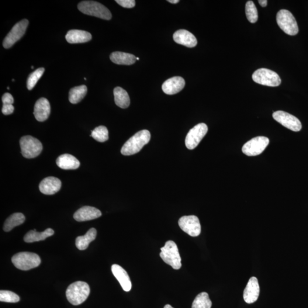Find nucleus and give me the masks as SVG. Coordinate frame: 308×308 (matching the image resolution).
<instances>
[{
	"instance_id": "obj_1",
	"label": "nucleus",
	"mask_w": 308,
	"mask_h": 308,
	"mask_svg": "<svg viewBox=\"0 0 308 308\" xmlns=\"http://www.w3.org/2000/svg\"><path fill=\"white\" fill-rule=\"evenodd\" d=\"M150 139L149 131L143 130L138 131L124 143L121 149V153L123 155L129 156L139 153L142 148L149 142Z\"/></svg>"
},
{
	"instance_id": "obj_2",
	"label": "nucleus",
	"mask_w": 308,
	"mask_h": 308,
	"mask_svg": "<svg viewBox=\"0 0 308 308\" xmlns=\"http://www.w3.org/2000/svg\"><path fill=\"white\" fill-rule=\"evenodd\" d=\"M91 292L89 285L84 282H76L68 286L66 292L69 303L73 306L80 305L88 299Z\"/></svg>"
},
{
	"instance_id": "obj_3",
	"label": "nucleus",
	"mask_w": 308,
	"mask_h": 308,
	"mask_svg": "<svg viewBox=\"0 0 308 308\" xmlns=\"http://www.w3.org/2000/svg\"><path fill=\"white\" fill-rule=\"evenodd\" d=\"M78 8L85 15L95 16L106 20L112 19L110 10L101 3L94 1H84L79 2Z\"/></svg>"
},
{
	"instance_id": "obj_4",
	"label": "nucleus",
	"mask_w": 308,
	"mask_h": 308,
	"mask_svg": "<svg viewBox=\"0 0 308 308\" xmlns=\"http://www.w3.org/2000/svg\"><path fill=\"white\" fill-rule=\"evenodd\" d=\"M160 257L166 263L174 269L182 267V259L180 256L177 245L174 241L169 240L166 242L165 246L161 248Z\"/></svg>"
},
{
	"instance_id": "obj_5",
	"label": "nucleus",
	"mask_w": 308,
	"mask_h": 308,
	"mask_svg": "<svg viewBox=\"0 0 308 308\" xmlns=\"http://www.w3.org/2000/svg\"><path fill=\"white\" fill-rule=\"evenodd\" d=\"M12 261L17 269L28 271L39 266L41 264V259L36 254L23 252L14 255Z\"/></svg>"
},
{
	"instance_id": "obj_6",
	"label": "nucleus",
	"mask_w": 308,
	"mask_h": 308,
	"mask_svg": "<svg viewBox=\"0 0 308 308\" xmlns=\"http://www.w3.org/2000/svg\"><path fill=\"white\" fill-rule=\"evenodd\" d=\"M277 23L284 32L289 36H295L299 33L296 20L289 10H280L277 13Z\"/></svg>"
},
{
	"instance_id": "obj_7",
	"label": "nucleus",
	"mask_w": 308,
	"mask_h": 308,
	"mask_svg": "<svg viewBox=\"0 0 308 308\" xmlns=\"http://www.w3.org/2000/svg\"><path fill=\"white\" fill-rule=\"evenodd\" d=\"M20 144L23 157L27 159L38 157L43 148V144L39 140L30 136L21 138Z\"/></svg>"
},
{
	"instance_id": "obj_8",
	"label": "nucleus",
	"mask_w": 308,
	"mask_h": 308,
	"mask_svg": "<svg viewBox=\"0 0 308 308\" xmlns=\"http://www.w3.org/2000/svg\"><path fill=\"white\" fill-rule=\"evenodd\" d=\"M254 81L260 85L276 87L281 84V78L276 72L265 68L256 71L252 75Z\"/></svg>"
},
{
	"instance_id": "obj_9",
	"label": "nucleus",
	"mask_w": 308,
	"mask_h": 308,
	"mask_svg": "<svg viewBox=\"0 0 308 308\" xmlns=\"http://www.w3.org/2000/svg\"><path fill=\"white\" fill-rule=\"evenodd\" d=\"M207 131V124L204 123H199L193 127L189 131L186 138L185 144L187 148L189 150L194 149L205 137Z\"/></svg>"
},
{
	"instance_id": "obj_10",
	"label": "nucleus",
	"mask_w": 308,
	"mask_h": 308,
	"mask_svg": "<svg viewBox=\"0 0 308 308\" xmlns=\"http://www.w3.org/2000/svg\"><path fill=\"white\" fill-rule=\"evenodd\" d=\"M269 140L265 137H257L245 143L242 151L249 157H254L261 154L268 146Z\"/></svg>"
},
{
	"instance_id": "obj_11",
	"label": "nucleus",
	"mask_w": 308,
	"mask_h": 308,
	"mask_svg": "<svg viewBox=\"0 0 308 308\" xmlns=\"http://www.w3.org/2000/svg\"><path fill=\"white\" fill-rule=\"evenodd\" d=\"M29 21L26 19L23 20L21 22L17 23L12 27L10 32L7 34L4 40L3 41V46L5 49H9L14 44L20 40L25 34L27 26H28Z\"/></svg>"
},
{
	"instance_id": "obj_12",
	"label": "nucleus",
	"mask_w": 308,
	"mask_h": 308,
	"mask_svg": "<svg viewBox=\"0 0 308 308\" xmlns=\"http://www.w3.org/2000/svg\"><path fill=\"white\" fill-rule=\"evenodd\" d=\"M273 119L290 130L298 132L302 129L300 120L295 116L283 111H278L273 113Z\"/></svg>"
},
{
	"instance_id": "obj_13",
	"label": "nucleus",
	"mask_w": 308,
	"mask_h": 308,
	"mask_svg": "<svg viewBox=\"0 0 308 308\" xmlns=\"http://www.w3.org/2000/svg\"><path fill=\"white\" fill-rule=\"evenodd\" d=\"M178 224L180 228L190 236L196 237L201 233V225L196 216H183L180 218Z\"/></svg>"
},
{
	"instance_id": "obj_14",
	"label": "nucleus",
	"mask_w": 308,
	"mask_h": 308,
	"mask_svg": "<svg viewBox=\"0 0 308 308\" xmlns=\"http://www.w3.org/2000/svg\"><path fill=\"white\" fill-rule=\"evenodd\" d=\"M259 295L260 286L258 280L255 277H252L249 280L247 285L244 290V300L248 304H252L257 302Z\"/></svg>"
},
{
	"instance_id": "obj_15",
	"label": "nucleus",
	"mask_w": 308,
	"mask_h": 308,
	"mask_svg": "<svg viewBox=\"0 0 308 308\" xmlns=\"http://www.w3.org/2000/svg\"><path fill=\"white\" fill-rule=\"evenodd\" d=\"M62 183L60 179L50 176L45 178L39 185L40 191L45 195H54L60 191Z\"/></svg>"
},
{
	"instance_id": "obj_16",
	"label": "nucleus",
	"mask_w": 308,
	"mask_h": 308,
	"mask_svg": "<svg viewBox=\"0 0 308 308\" xmlns=\"http://www.w3.org/2000/svg\"><path fill=\"white\" fill-rule=\"evenodd\" d=\"M101 215V211L96 208L84 206L76 211L74 214V219L77 221H85L97 219Z\"/></svg>"
},
{
	"instance_id": "obj_17",
	"label": "nucleus",
	"mask_w": 308,
	"mask_h": 308,
	"mask_svg": "<svg viewBox=\"0 0 308 308\" xmlns=\"http://www.w3.org/2000/svg\"><path fill=\"white\" fill-rule=\"evenodd\" d=\"M185 81L181 77H174L166 80L162 85L163 91L168 95L176 94L184 88Z\"/></svg>"
},
{
	"instance_id": "obj_18",
	"label": "nucleus",
	"mask_w": 308,
	"mask_h": 308,
	"mask_svg": "<svg viewBox=\"0 0 308 308\" xmlns=\"http://www.w3.org/2000/svg\"><path fill=\"white\" fill-rule=\"evenodd\" d=\"M50 113L49 102L46 98H41L36 102L34 108V115L39 122H44L49 118Z\"/></svg>"
},
{
	"instance_id": "obj_19",
	"label": "nucleus",
	"mask_w": 308,
	"mask_h": 308,
	"mask_svg": "<svg viewBox=\"0 0 308 308\" xmlns=\"http://www.w3.org/2000/svg\"><path fill=\"white\" fill-rule=\"evenodd\" d=\"M112 271L124 291L129 292L132 288V284L130 277L125 270L119 265L113 264L112 266Z\"/></svg>"
},
{
	"instance_id": "obj_20",
	"label": "nucleus",
	"mask_w": 308,
	"mask_h": 308,
	"mask_svg": "<svg viewBox=\"0 0 308 308\" xmlns=\"http://www.w3.org/2000/svg\"><path fill=\"white\" fill-rule=\"evenodd\" d=\"M173 39L175 43L188 47H195L198 43L195 36L184 29L176 31L173 35Z\"/></svg>"
},
{
	"instance_id": "obj_21",
	"label": "nucleus",
	"mask_w": 308,
	"mask_h": 308,
	"mask_svg": "<svg viewBox=\"0 0 308 308\" xmlns=\"http://www.w3.org/2000/svg\"><path fill=\"white\" fill-rule=\"evenodd\" d=\"M92 39V36L91 33L81 30H69L66 35V39L70 44L87 43Z\"/></svg>"
},
{
	"instance_id": "obj_22",
	"label": "nucleus",
	"mask_w": 308,
	"mask_h": 308,
	"mask_svg": "<svg viewBox=\"0 0 308 308\" xmlns=\"http://www.w3.org/2000/svg\"><path fill=\"white\" fill-rule=\"evenodd\" d=\"M56 164L59 167L64 169H75L80 166V162L71 154L61 155L57 159Z\"/></svg>"
},
{
	"instance_id": "obj_23",
	"label": "nucleus",
	"mask_w": 308,
	"mask_h": 308,
	"mask_svg": "<svg viewBox=\"0 0 308 308\" xmlns=\"http://www.w3.org/2000/svg\"><path fill=\"white\" fill-rule=\"evenodd\" d=\"M110 58L113 63L118 65H131L137 61V57L133 54L120 51L113 52Z\"/></svg>"
},
{
	"instance_id": "obj_24",
	"label": "nucleus",
	"mask_w": 308,
	"mask_h": 308,
	"mask_svg": "<svg viewBox=\"0 0 308 308\" xmlns=\"http://www.w3.org/2000/svg\"><path fill=\"white\" fill-rule=\"evenodd\" d=\"M54 234V231L51 228H47L42 233H39L36 230H31L24 237V241L26 243H33V242L44 240L48 237L52 236Z\"/></svg>"
},
{
	"instance_id": "obj_25",
	"label": "nucleus",
	"mask_w": 308,
	"mask_h": 308,
	"mask_svg": "<svg viewBox=\"0 0 308 308\" xmlns=\"http://www.w3.org/2000/svg\"><path fill=\"white\" fill-rule=\"evenodd\" d=\"M96 237V230L95 228H92L84 236L78 237L76 238V247L79 250H85L88 248L89 244L95 239Z\"/></svg>"
},
{
	"instance_id": "obj_26",
	"label": "nucleus",
	"mask_w": 308,
	"mask_h": 308,
	"mask_svg": "<svg viewBox=\"0 0 308 308\" xmlns=\"http://www.w3.org/2000/svg\"><path fill=\"white\" fill-rule=\"evenodd\" d=\"M114 100L116 105L122 109L129 106L130 99L127 92L122 88L117 87L114 90Z\"/></svg>"
},
{
	"instance_id": "obj_27",
	"label": "nucleus",
	"mask_w": 308,
	"mask_h": 308,
	"mask_svg": "<svg viewBox=\"0 0 308 308\" xmlns=\"http://www.w3.org/2000/svg\"><path fill=\"white\" fill-rule=\"evenodd\" d=\"M25 220V217L22 213H15L10 215L3 225V230L9 232L16 226L24 223Z\"/></svg>"
},
{
	"instance_id": "obj_28",
	"label": "nucleus",
	"mask_w": 308,
	"mask_h": 308,
	"mask_svg": "<svg viewBox=\"0 0 308 308\" xmlns=\"http://www.w3.org/2000/svg\"><path fill=\"white\" fill-rule=\"evenodd\" d=\"M88 88L85 85L76 86L69 92V99L72 104H77L82 101L87 94Z\"/></svg>"
},
{
	"instance_id": "obj_29",
	"label": "nucleus",
	"mask_w": 308,
	"mask_h": 308,
	"mask_svg": "<svg viewBox=\"0 0 308 308\" xmlns=\"http://www.w3.org/2000/svg\"><path fill=\"white\" fill-rule=\"evenodd\" d=\"M212 302L210 299L209 294L202 292L196 297L192 303V308H211Z\"/></svg>"
},
{
	"instance_id": "obj_30",
	"label": "nucleus",
	"mask_w": 308,
	"mask_h": 308,
	"mask_svg": "<svg viewBox=\"0 0 308 308\" xmlns=\"http://www.w3.org/2000/svg\"><path fill=\"white\" fill-rule=\"evenodd\" d=\"M91 136L99 142H104L109 140V131L105 126H100L92 131Z\"/></svg>"
},
{
	"instance_id": "obj_31",
	"label": "nucleus",
	"mask_w": 308,
	"mask_h": 308,
	"mask_svg": "<svg viewBox=\"0 0 308 308\" xmlns=\"http://www.w3.org/2000/svg\"><path fill=\"white\" fill-rule=\"evenodd\" d=\"M245 14L248 20L251 23H255L258 20V12L257 7L252 1H248L245 5Z\"/></svg>"
},
{
	"instance_id": "obj_32",
	"label": "nucleus",
	"mask_w": 308,
	"mask_h": 308,
	"mask_svg": "<svg viewBox=\"0 0 308 308\" xmlns=\"http://www.w3.org/2000/svg\"><path fill=\"white\" fill-rule=\"evenodd\" d=\"M45 69L41 68L37 69L35 71L31 73L27 80V88L29 91L32 90L36 86L38 81L44 74Z\"/></svg>"
},
{
	"instance_id": "obj_33",
	"label": "nucleus",
	"mask_w": 308,
	"mask_h": 308,
	"mask_svg": "<svg viewBox=\"0 0 308 308\" xmlns=\"http://www.w3.org/2000/svg\"><path fill=\"white\" fill-rule=\"evenodd\" d=\"M20 300V297L13 292L3 290L0 291V301L1 302L16 303H18Z\"/></svg>"
},
{
	"instance_id": "obj_34",
	"label": "nucleus",
	"mask_w": 308,
	"mask_h": 308,
	"mask_svg": "<svg viewBox=\"0 0 308 308\" xmlns=\"http://www.w3.org/2000/svg\"><path fill=\"white\" fill-rule=\"evenodd\" d=\"M116 2L125 8H133L136 6V1L134 0H116Z\"/></svg>"
},
{
	"instance_id": "obj_35",
	"label": "nucleus",
	"mask_w": 308,
	"mask_h": 308,
	"mask_svg": "<svg viewBox=\"0 0 308 308\" xmlns=\"http://www.w3.org/2000/svg\"><path fill=\"white\" fill-rule=\"evenodd\" d=\"M2 101L3 105H13L14 99L11 95L9 94V93H6L3 95Z\"/></svg>"
},
{
	"instance_id": "obj_36",
	"label": "nucleus",
	"mask_w": 308,
	"mask_h": 308,
	"mask_svg": "<svg viewBox=\"0 0 308 308\" xmlns=\"http://www.w3.org/2000/svg\"><path fill=\"white\" fill-rule=\"evenodd\" d=\"M15 107L13 105H3L2 112L4 115H10L13 113Z\"/></svg>"
},
{
	"instance_id": "obj_37",
	"label": "nucleus",
	"mask_w": 308,
	"mask_h": 308,
	"mask_svg": "<svg viewBox=\"0 0 308 308\" xmlns=\"http://www.w3.org/2000/svg\"><path fill=\"white\" fill-rule=\"evenodd\" d=\"M258 2L262 7H265L268 4V1L266 0H259Z\"/></svg>"
},
{
	"instance_id": "obj_38",
	"label": "nucleus",
	"mask_w": 308,
	"mask_h": 308,
	"mask_svg": "<svg viewBox=\"0 0 308 308\" xmlns=\"http://www.w3.org/2000/svg\"><path fill=\"white\" fill-rule=\"evenodd\" d=\"M168 2L171 3H177L179 2V0H168Z\"/></svg>"
},
{
	"instance_id": "obj_39",
	"label": "nucleus",
	"mask_w": 308,
	"mask_h": 308,
	"mask_svg": "<svg viewBox=\"0 0 308 308\" xmlns=\"http://www.w3.org/2000/svg\"><path fill=\"white\" fill-rule=\"evenodd\" d=\"M164 308H173L170 305H166V306H165Z\"/></svg>"
},
{
	"instance_id": "obj_40",
	"label": "nucleus",
	"mask_w": 308,
	"mask_h": 308,
	"mask_svg": "<svg viewBox=\"0 0 308 308\" xmlns=\"http://www.w3.org/2000/svg\"><path fill=\"white\" fill-rule=\"evenodd\" d=\"M137 60H140V58L138 57H137Z\"/></svg>"
}]
</instances>
